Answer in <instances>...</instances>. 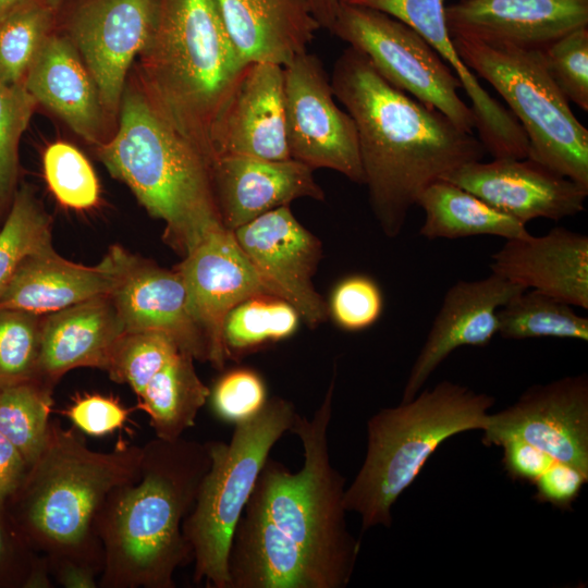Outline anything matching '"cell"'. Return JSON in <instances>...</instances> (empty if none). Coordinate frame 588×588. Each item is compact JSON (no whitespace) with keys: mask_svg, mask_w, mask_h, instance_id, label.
Wrapping results in <instances>:
<instances>
[{"mask_svg":"<svg viewBox=\"0 0 588 588\" xmlns=\"http://www.w3.org/2000/svg\"><path fill=\"white\" fill-rule=\"evenodd\" d=\"M330 82L335 99L355 123L364 184L388 237L402 233L428 185L486 154L474 133L390 84L353 47L336 59Z\"/></svg>","mask_w":588,"mask_h":588,"instance_id":"1","label":"cell"},{"mask_svg":"<svg viewBox=\"0 0 588 588\" xmlns=\"http://www.w3.org/2000/svg\"><path fill=\"white\" fill-rule=\"evenodd\" d=\"M210 462L206 442L155 437L143 445L138 476L115 487L97 516L98 587H175V572L193 562L183 522Z\"/></svg>","mask_w":588,"mask_h":588,"instance_id":"2","label":"cell"},{"mask_svg":"<svg viewBox=\"0 0 588 588\" xmlns=\"http://www.w3.org/2000/svg\"><path fill=\"white\" fill-rule=\"evenodd\" d=\"M142 457L143 445L126 441L108 452L91 450L78 429L50 420L42 451L8 500L17 504L22 534L48 566L72 561L101 574L97 516L115 487L138 476Z\"/></svg>","mask_w":588,"mask_h":588,"instance_id":"3","label":"cell"},{"mask_svg":"<svg viewBox=\"0 0 588 588\" xmlns=\"http://www.w3.org/2000/svg\"><path fill=\"white\" fill-rule=\"evenodd\" d=\"M98 157L146 211L164 222L163 241L182 257L224 228L212 161L183 136L146 91L124 89L115 135Z\"/></svg>","mask_w":588,"mask_h":588,"instance_id":"4","label":"cell"},{"mask_svg":"<svg viewBox=\"0 0 588 588\" xmlns=\"http://www.w3.org/2000/svg\"><path fill=\"white\" fill-rule=\"evenodd\" d=\"M140 56L146 93L213 162L215 124L248 64L215 0H159L156 29Z\"/></svg>","mask_w":588,"mask_h":588,"instance_id":"5","label":"cell"},{"mask_svg":"<svg viewBox=\"0 0 588 588\" xmlns=\"http://www.w3.org/2000/svg\"><path fill=\"white\" fill-rule=\"evenodd\" d=\"M335 376L313 417L297 413L290 429L303 446L302 468L293 473L268 457L246 506L283 540L315 560L334 588H344L352 578L360 541L347 529L345 478L330 460L328 429Z\"/></svg>","mask_w":588,"mask_h":588,"instance_id":"6","label":"cell"},{"mask_svg":"<svg viewBox=\"0 0 588 588\" xmlns=\"http://www.w3.org/2000/svg\"><path fill=\"white\" fill-rule=\"evenodd\" d=\"M494 403L487 393L442 380L372 415L365 460L344 492V506L359 514L362 532L390 528L392 506L440 444L461 432L482 431Z\"/></svg>","mask_w":588,"mask_h":588,"instance_id":"7","label":"cell"},{"mask_svg":"<svg viewBox=\"0 0 588 588\" xmlns=\"http://www.w3.org/2000/svg\"><path fill=\"white\" fill-rule=\"evenodd\" d=\"M296 415L290 401L274 396L255 417L234 425L229 442H206L210 466L182 526L196 584L230 587L228 558L234 529L271 449L290 431Z\"/></svg>","mask_w":588,"mask_h":588,"instance_id":"8","label":"cell"},{"mask_svg":"<svg viewBox=\"0 0 588 588\" xmlns=\"http://www.w3.org/2000/svg\"><path fill=\"white\" fill-rule=\"evenodd\" d=\"M451 39L466 68L507 103L527 136L528 157L588 187V130L548 73L541 50Z\"/></svg>","mask_w":588,"mask_h":588,"instance_id":"9","label":"cell"},{"mask_svg":"<svg viewBox=\"0 0 588 588\" xmlns=\"http://www.w3.org/2000/svg\"><path fill=\"white\" fill-rule=\"evenodd\" d=\"M330 33L364 53L390 84L474 133L475 117L458 95L460 79L411 26L378 10L341 3Z\"/></svg>","mask_w":588,"mask_h":588,"instance_id":"10","label":"cell"},{"mask_svg":"<svg viewBox=\"0 0 588 588\" xmlns=\"http://www.w3.org/2000/svg\"><path fill=\"white\" fill-rule=\"evenodd\" d=\"M284 115L291 159L313 170H334L364 184L358 137L352 117L335 102L320 59L307 51L283 68Z\"/></svg>","mask_w":588,"mask_h":588,"instance_id":"11","label":"cell"},{"mask_svg":"<svg viewBox=\"0 0 588 588\" xmlns=\"http://www.w3.org/2000/svg\"><path fill=\"white\" fill-rule=\"evenodd\" d=\"M482 443L517 438L588 475V376L578 373L537 383L512 405L489 414Z\"/></svg>","mask_w":588,"mask_h":588,"instance_id":"12","label":"cell"},{"mask_svg":"<svg viewBox=\"0 0 588 588\" xmlns=\"http://www.w3.org/2000/svg\"><path fill=\"white\" fill-rule=\"evenodd\" d=\"M159 0H81L69 38L89 71L106 111L120 109L127 72L156 29Z\"/></svg>","mask_w":588,"mask_h":588,"instance_id":"13","label":"cell"},{"mask_svg":"<svg viewBox=\"0 0 588 588\" xmlns=\"http://www.w3.org/2000/svg\"><path fill=\"white\" fill-rule=\"evenodd\" d=\"M113 283L111 297L125 332L158 331L168 334L181 352L208 362L206 339L195 322L180 272L112 245L102 258Z\"/></svg>","mask_w":588,"mask_h":588,"instance_id":"14","label":"cell"},{"mask_svg":"<svg viewBox=\"0 0 588 588\" xmlns=\"http://www.w3.org/2000/svg\"><path fill=\"white\" fill-rule=\"evenodd\" d=\"M232 232L275 296L289 302L309 327L327 320L328 305L313 283L321 242L298 222L290 206L266 212Z\"/></svg>","mask_w":588,"mask_h":588,"instance_id":"15","label":"cell"},{"mask_svg":"<svg viewBox=\"0 0 588 588\" xmlns=\"http://www.w3.org/2000/svg\"><path fill=\"white\" fill-rule=\"evenodd\" d=\"M175 269L183 279L191 314L206 339L208 362L222 369L228 359L223 324L229 311L252 296L274 294L225 228L208 235Z\"/></svg>","mask_w":588,"mask_h":588,"instance_id":"16","label":"cell"},{"mask_svg":"<svg viewBox=\"0 0 588 588\" xmlns=\"http://www.w3.org/2000/svg\"><path fill=\"white\" fill-rule=\"evenodd\" d=\"M504 215L527 224L561 220L585 210L588 187L526 158L465 163L444 175Z\"/></svg>","mask_w":588,"mask_h":588,"instance_id":"17","label":"cell"},{"mask_svg":"<svg viewBox=\"0 0 588 588\" xmlns=\"http://www.w3.org/2000/svg\"><path fill=\"white\" fill-rule=\"evenodd\" d=\"M387 13L415 29L451 68L471 105L477 137L495 158H526L527 136L509 109L493 98L460 59L448 29L444 0H341Z\"/></svg>","mask_w":588,"mask_h":588,"instance_id":"18","label":"cell"},{"mask_svg":"<svg viewBox=\"0 0 588 588\" xmlns=\"http://www.w3.org/2000/svg\"><path fill=\"white\" fill-rule=\"evenodd\" d=\"M524 290L493 272L451 285L413 363L401 402L412 400L455 350L488 345L499 331L500 308Z\"/></svg>","mask_w":588,"mask_h":588,"instance_id":"19","label":"cell"},{"mask_svg":"<svg viewBox=\"0 0 588 588\" xmlns=\"http://www.w3.org/2000/svg\"><path fill=\"white\" fill-rule=\"evenodd\" d=\"M211 144L215 158L291 159L285 131L283 66L247 64L215 124Z\"/></svg>","mask_w":588,"mask_h":588,"instance_id":"20","label":"cell"},{"mask_svg":"<svg viewBox=\"0 0 588 588\" xmlns=\"http://www.w3.org/2000/svg\"><path fill=\"white\" fill-rule=\"evenodd\" d=\"M444 12L451 37L537 50L588 26V0H460Z\"/></svg>","mask_w":588,"mask_h":588,"instance_id":"21","label":"cell"},{"mask_svg":"<svg viewBox=\"0 0 588 588\" xmlns=\"http://www.w3.org/2000/svg\"><path fill=\"white\" fill-rule=\"evenodd\" d=\"M313 169L294 159L221 156L212 182L222 225L230 231L298 198L323 200Z\"/></svg>","mask_w":588,"mask_h":588,"instance_id":"22","label":"cell"},{"mask_svg":"<svg viewBox=\"0 0 588 588\" xmlns=\"http://www.w3.org/2000/svg\"><path fill=\"white\" fill-rule=\"evenodd\" d=\"M491 272L526 289L588 309V236L555 226L543 235L506 240Z\"/></svg>","mask_w":588,"mask_h":588,"instance_id":"23","label":"cell"},{"mask_svg":"<svg viewBox=\"0 0 588 588\" xmlns=\"http://www.w3.org/2000/svg\"><path fill=\"white\" fill-rule=\"evenodd\" d=\"M124 332L109 294L42 316L37 380L53 389L72 369L106 370L113 346Z\"/></svg>","mask_w":588,"mask_h":588,"instance_id":"24","label":"cell"},{"mask_svg":"<svg viewBox=\"0 0 588 588\" xmlns=\"http://www.w3.org/2000/svg\"><path fill=\"white\" fill-rule=\"evenodd\" d=\"M225 30L245 63L287 65L320 28L306 0H215Z\"/></svg>","mask_w":588,"mask_h":588,"instance_id":"25","label":"cell"},{"mask_svg":"<svg viewBox=\"0 0 588 588\" xmlns=\"http://www.w3.org/2000/svg\"><path fill=\"white\" fill-rule=\"evenodd\" d=\"M27 91L86 140L101 144L103 107L96 84L66 36L50 34L23 82Z\"/></svg>","mask_w":588,"mask_h":588,"instance_id":"26","label":"cell"},{"mask_svg":"<svg viewBox=\"0 0 588 588\" xmlns=\"http://www.w3.org/2000/svg\"><path fill=\"white\" fill-rule=\"evenodd\" d=\"M228 572L230 588H334L315 560L246 506L232 537Z\"/></svg>","mask_w":588,"mask_h":588,"instance_id":"27","label":"cell"},{"mask_svg":"<svg viewBox=\"0 0 588 588\" xmlns=\"http://www.w3.org/2000/svg\"><path fill=\"white\" fill-rule=\"evenodd\" d=\"M112 272L102 259L85 266L60 256L53 246L28 255L0 296V307L46 316L109 294Z\"/></svg>","mask_w":588,"mask_h":588,"instance_id":"28","label":"cell"},{"mask_svg":"<svg viewBox=\"0 0 588 588\" xmlns=\"http://www.w3.org/2000/svg\"><path fill=\"white\" fill-rule=\"evenodd\" d=\"M416 205L425 216L418 234L427 240L492 235L506 241L530 235L525 224L445 180L428 185Z\"/></svg>","mask_w":588,"mask_h":588,"instance_id":"29","label":"cell"},{"mask_svg":"<svg viewBox=\"0 0 588 588\" xmlns=\"http://www.w3.org/2000/svg\"><path fill=\"white\" fill-rule=\"evenodd\" d=\"M194 357L180 352L137 395V408L149 417L156 438L173 441L193 427L210 389L201 381Z\"/></svg>","mask_w":588,"mask_h":588,"instance_id":"30","label":"cell"},{"mask_svg":"<svg viewBox=\"0 0 588 588\" xmlns=\"http://www.w3.org/2000/svg\"><path fill=\"white\" fill-rule=\"evenodd\" d=\"M506 340L539 338L588 341V318L573 306L536 290H524L499 310V331Z\"/></svg>","mask_w":588,"mask_h":588,"instance_id":"31","label":"cell"},{"mask_svg":"<svg viewBox=\"0 0 588 588\" xmlns=\"http://www.w3.org/2000/svg\"><path fill=\"white\" fill-rule=\"evenodd\" d=\"M299 317L297 310L279 296L260 294L243 301L224 320L223 343L228 359L291 336L298 327Z\"/></svg>","mask_w":588,"mask_h":588,"instance_id":"32","label":"cell"},{"mask_svg":"<svg viewBox=\"0 0 588 588\" xmlns=\"http://www.w3.org/2000/svg\"><path fill=\"white\" fill-rule=\"evenodd\" d=\"M56 15L45 0H26L0 16V79L9 85L24 82Z\"/></svg>","mask_w":588,"mask_h":588,"instance_id":"33","label":"cell"},{"mask_svg":"<svg viewBox=\"0 0 588 588\" xmlns=\"http://www.w3.org/2000/svg\"><path fill=\"white\" fill-rule=\"evenodd\" d=\"M52 390L38 380L0 390V433L17 448L28 467L47 440Z\"/></svg>","mask_w":588,"mask_h":588,"instance_id":"34","label":"cell"},{"mask_svg":"<svg viewBox=\"0 0 588 588\" xmlns=\"http://www.w3.org/2000/svg\"><path fill=\"white\" fill-rule=\"evenodd\" d=\"M52 221L28 186L16 191L0 229V296L22 261L52 245Z\"/></svg>","mask_w":588,"mask_h":588,"instance_id":"35","label":"cell"},{"mask_svg":"<svg viewBox=\"0 0 588 588\" xmlns=\"http://www.w3.org/2000/svg\"><path fill=\"white\" fill-rule=\"evenodd\" d=\"M180 352L175 341L166 333L124 332L113 346L105 371L112 381L128 384L138 395Z\"/></svg>","mask_w":588,"mask_h":588,"instance_id":"36","label":"cell"},{"mask_svg":"<svg viewBox=\"0 0 588 588\" xmlns=\"http://www.w3.org/2000/svg\"><path fill=\"white\" fill-rule=\"evenodd\" d=\"M42 316L0 307V390L37 380Z\"/></svg>","mask_w":588,"mask_h":588,"instance_id":"37","label":"cell"},{"mask_svg":"<svg viewBox=\"0 0 588 588\" xmlns=\"http://www.w3.org/2000/svg\"><path fill=\"white\" fill-rule=\"evenodd\" d=\"M46 182L60 204L84 210L97 205L100 187L88 159L66 142L49 145L42 156Z\"/></svg>","mask_w":588,"mask_h":588,"instance_id":"38","label":"cell"},{"mask_svg":"<svg viewBox=\"0 0 588 588\" xmlns=\"http://www.w3.org/2000/svg\"><path fill=\"white\" fill-rule=\"evenodd\" d=\"M37 101L23 83L0 79V212L11 206L19 174V145Z\"/></svg>","mask_w":588,"mask_h":588,"instance_id":"39","label":"cell"},{"mask_svg":"<svg viewBox=\"0 0 588 588\" xmlns=\"http://www.w3.org/2000/svg\"><path fill=\"white\" fill-rule=\"evenodd\" d=\"M541 52L546 69L561 93L588 111V26L565 34Z\"/></svg>","mask_w":588,"mask_h":588,"instance_id":"40","label":"cell"},{"mask_svg":"<svg viewBox=\"0 0 588 588\" xmlns=\"http://www.w3.org/2000/svg\"><path fill=\"white\" fill-rule=\"evenodd\" d=\"M209 399L215 415L233 425L255 417L268 401L262 378L249 368L223 373L210 390Z\"/></svg>","mask_w":588,"mask_h":588,"instance_id":"41","label":"cell"},{"mask_svg":"<svg viewBox=\"0 0 588 588\" xmlns=\"http://www.w3.org/2000/svg\"><path fill=\"white\" fill-rule=\"evenodd\" d=\"M328 309L340 328L347 331L364 330L372 326L382 314V292L371 278L350 275L334 287Z\"/></svg>","mask_w":588,"mask_h":588,"instance_id":"42","label":"cell"},{"mask_svg":"<svg viewBox=\"0 0 588 588\" xmlns=\"http://www.w3.org/2000/svg\"><path fill=\"white\" fill-rule=\"evenodd\" d=\"M61 413L79 431L93 437H102L122 428L128 418L130 409L117 397L81 394L76 395Z\"/></svg>","mask_w":588,"mask_h":588,"instance_id":"43","label":"cell"},{"mask_svg":"<svg viewBox=\"0 0 588 588\" xmlns=\"http://www.w3.org/2000/svg\"><path fill=\"white\" fill-rule=\"evenodd\" d=\"M587 481L588 475L568 465L553 462L534 482L535 498L539 502L567 510Z\"/></svg>","mask_w":588,"mask_h":588,"instance_id":"44","label":"cell"},{"mask_svg":"<svg viewBox=\"0 0 588 588\" xmlns=\"http://www.w3.org/2000/svg\"><path fill=\"white\" fill-rule=\"evenodd\" d=\"M500 446L503 449L504 469L513 480L534 483L554 462L546 453L517 438L504 440Z\"/></svg>","mask_w":588,"mask_h":588,"instance_id":"45","label":"cell"},{"mask_svg":"<svg viewBox=\"0 0 588 588\" xmlns=\"http://www.w3.org/2000/svg\"><path fill=\"white\" fill-rule=\"evenodd\" d=\"M27 469L17 448L0 433V504H5L16 492Z\"/></svg>","mask_w":588,"mask_h":588,"instance_id":"46","label":"cell"},{"mask_svg":"<svg viewBox=\"0 0 588 588\" xmlns=\"http://www.w3.org/2000/svg\"><path fill=\"white\" fill-rule=\"evenodd\" d=\"M50 575L65 588H96L100 572L89 565L62 561L48 566Z\"/></svg>","mask_w":588,"mask_h":588,"instance_id":"47","label":"cell"},{"mask_svg":"<svg viewBox=\"0 0 588 588\" xmlns=\"http://www.w3.org/2000/svg\"><path fill=\"white\" fill-rule=\"evenodd\" d=\"M306 2L320 28L330 32L341 5V0H306Z\"/></svg>","mask_w":588,"mask_h":588,"instance_id":"48","label":"cell"},{"mask_svg":"<svg viewBox=\"0 0 588 588\" xmlns=\"http://www.w3.org/2000/svg\"><path fill=\"white\" fill-rule=\"evenodd\" d=\"M0 504V572L5 568L15 552V543L11 538L7 520L3 517L2 507Z\"/></svg>","mask_w":588,"mask_h":588,"instance_id":"49","label":"cell"},{"mask_svg":"<svg viewBox=\"0 0 588 588\" xmlns=\"http://www.w3.org/2000/svg\"><path fill=\"white\" fill-rule=\"evenodd\" d=\"M26 0H0V16Z\"/></svg>","mask_w":588,"mask_h":588,"instance_id":"50","label":"cell"},{"mask_svg":"<svg viewBox=\"0 0 588 588\" xmlns=\"http://www.w3.org/2000/svg\"><path fill=\"white\" fill-rule=\"evenodd\" d=\"M51 8H53L56 11H58L65 0H45Z\"/></svg>","mask_w":588,"mask_h":588,"instance_id":"51","label":"cell"}]
</instances>
